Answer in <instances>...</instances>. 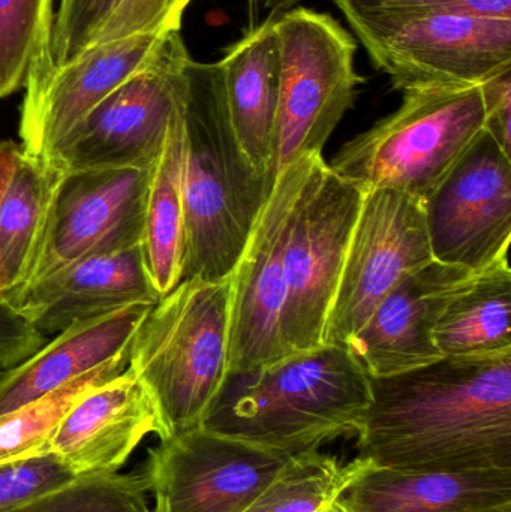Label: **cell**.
Masks as SVG:
<instances>
[{
    "mask_svg": "<svg viewBox=\"0 0 511 512\" xmlns=\"http://www.w3.org/2000/svg\"><path fill=\"white\" fill-rule=\"evenodd\" d=\"M359 459L407 471L511 469V352L369 378Z\"/></svg>",
    "mask_w": 511,
    "mask_h": 512,
    "instance_id": "6da1fadb",
    "label": "cell"
},
{
    "mask_svg": "<svg viewBox=\"0 0 511 512\" xmlns=\"http://www.w3.org/2000/svg\"><path fill=\"white\" fill-rule=\"evenodd\" d=\"M369 403V376L350 349L323 343L227 372L201 427L299 456L357 435Z\"/></svg>",
    "mask_w": 511,
    "mask_h": 512,
    "instance_id": "7a4b0ae2",
    "label": "cell"
},
{
    "mask_svg": "<svg viewBox=\"0 0 511 512\" xmlns=\"http://www.w3.org/2000/svg\"><path fill=\"white\" fill-rule=\"evenodd\" d=\"M182 119V280L216 282L233 274L275 180L252 165L237 141L218 62L186 63Z\"/></svg>",
    "mask_w": 511,
    "mask_h": 512,
    "instance_id": "3957f363",
    "label": "cell"
},
{
    "mask_svg": "<svg viewBox=\"0 0 511 512\" xmlns=\"http://www.w3.org/2000/svg\"><path fill=\"white\" fill-rule=\"evenodd\" d=\"M231 277L183 279L147 313L129 348L128 369L149 394L162 438L203 424L228 372Z\"/></svg>",
    "mask_w": 511,
    "mask_h": 512,
    "instance_id": "277c9868",
    "label": "cell"
},
{
    "mask_svg": "<svg viewBox=\"0 0 511 512\" xmlns=\"http://www.w3.org/2000/svg\"><path fill=\"white\" fill-rule=\"evenodd\" d=\"M402 104L341 147L333 173L425 201L485 131L482 87L405 90Z\"/></svg>",
    "mask_w": 511,
    "mask_h": 512,
    "instance_id": "5b68a950",
    "label": "cell"
},
{
    "mask_svg": "<svg viewBox=\"0 0 511 512\" xmlns=\"http://www.w3.org/2000/svg\"><path fill=\"white\" fill-rule=\"evenodd\" d=\"M279 44V98L272 173L324 146L354 107L365 78L356 71L354 36L326 12L294 6L273 15Z\"/></svg>",
    "mask_w": 511,
    "mask_h": 512,
    "instance_id": "8992f818",
    "label": "cell"
},
{
    "mask_svg": "<svg viewBox=\"0 0 511 512\" xmlns=\"http://www.w3.org/2000/svg\"><path fill=\"white\" fill-rule=\"evenodd\" d=\"M396 90L480 86L511 68V20L440 12H342Z\"/></svg>",
    "mask_w": 511,
    "mask_h": 512,
    "instance_id": "52a82bcc",
    "label": "cell"
},
{
    "mask_svg": "<svg viewBox=\"0 0 511 512\" xmlns=\"http://www.w3.org/2000/svg\"><path fill=\"white\" fill-rule=\"evenodd\" d=\"M189 59L180 27H171L153 62L81 119L47 161L62 173L152 170L182 101Z\"/></svg>",
    "mask_w": 511,
    "mask_h": 512,
    "instance_id": "ba28073f",
    "label": "cell"
},
{
    "mask_svg": "<svg viewBox=\"0 0 511 512\" xmlns=\"http://www.w3.org/2000/svg\"><path fill=\"white\" fill-rule=\"evenodd\" d=\"M365 192L315 155L285 248L282 340L287 355L324 343L330 307Z\"/></svg>",
    "mask_w": 511,
    "mask_h": 512,
    "instance_id": "9c48e42d",
    "label": "cell"
},
{
    "mask_svg": "<svg viewBox=\"0 0 511 512\" xmlns=\"http://www.w3.org/2000/svg\"><path fill=\"white\" fill-rule=\"evenodd\" d=\"M434 261L423 203L395 189H371L351 234L324 343L345 345L362 330L387 294Z\"/></svg>",
    "mask_w": 511,
    "mask_h": 512,
    "instance_id": "30bf717a",
    "label": "cell"
},
{
    "mask_svg": "<svg viewBox=\"0 0 511 512\" xmlns=\"http://www.w3.org/2000/svg\"><path fill=\"white\" fill-rule=\"evenodd\" d=\"M314 156H302L278 174L231 274L228 372L255 369L288 357L282 340L287 298L285 248Z\"/></svg>",
    "mask_w": 511,
    "mask_h": 512,
    "instance_id": "8fae6325",
    "label": "cell"
},
{
    "mask_svg": "<svg viewBox=\"0 0 511 512\" xmlns=\"http://www.w3.org/2000/svg\"><path fill=\"white\" fill-rule=\"evenodd\" d=\"M294 456L197 427L149 451L153 512H243Z\"/></svg>",
    "mask_w": 511,
    "mask_h": 512,
    "instance_id": "7c38bea8",
    "label": "cell"
},
{
    "mask_svg": "<svg viewBox=\"0 0 511 512\" xmlns=\"http://www.w3.org/2000/svg\"><path fill=\"white\" fill-rule=\"evenodd\" d=\"M432 258L480 273L509 256L511 156L483 131L423 201Z\"/></svg>",
    "mask_w": 511,
    "mask_h": 512,
    "instance_id": "4fadbf2b",
    "label": "cell"
},
{
    "mask_svg": "<svg viewBox=\"0 0 511 512\" xmlns=\"http://www.w3.org/2000/svg\"><path fill=\"white\" fill-rule=\"evenodd\" d=\"M149 177L140 168L60 174L41 248L21 289L83 259L141 245Z\"/></svg>",
    "mask_w": 511,
    "mask_h": 512,
    "instance_id": "5bb4252c",
    "label": "cell"
},
{
    "mask_svg": "<svg viewBox=\"0 0 511 512\" xmlns=\"http://www.w3.org/2000/svg\"><path fill=\"white\" fill-rule=\"evenodd\" d=\"M167 30L99 42L66 65L39 66L27 81L21 102L24 152L47 161L81 119L153 62Z\"/></svg>",
    "mask_w": 511,
    "mask_h": 512,
    "instance_id": "9a60e30c",
    "label": "cell"
},
{
    "mask_svg": "<svg viewBox=\"0 0 511 512\" xmlns=\"http://www.w3.org/2000/svg\"><path fill=\"white\" fill-rule=\"evenodd\" d=\"M476 274L434 259L405 276L347 343L366 375H396L443 358L434 342L438 316Z\"/></svg>",
    "mask_w": 511,
    "mask_h": 512,
    "instance_id": "2e32d148",
    "label": "cell"
},
{
    "mask_svg": "<svg viewBox=\"0 0 511 512\" xmlns=\"http://www.w3.org/2000/svg\"><path fill=\"white\" fill-rule=\"evenodd\" d=\"M159 300L138 245L75 262L6 301L47 339L77 322Z\"/></svg>",
    "mask_w": 511,
    "mask_h": 512,
    "instance_id": "e0dca14e",
    "label": "cell"
},
{
    "mask_svg": "<svg viewBox=\"0 0 511 512\" xmlns=\"http://www.w3.org/2000/svg\"><path fill=\"white\" fill-rule=\"evenodd\" d=\"M162 438L158 412L131 370L84 394L50 442L80 477L116 474L147 435Z\"/></svg>",
    "mask_w": 511,
    "mask_h": 512,
    "instance_id": "ac0fdd59",
    "label": "cell"
},
{
    "mask_svg": "<svg viewBox=\"0 0 511 512\" xmlns=\"http://www.w3.org/2000/svg\"><path fill=\"white\" fill-rule=\"evenodd\" d=\"M339 512H504L511 469L407 471L369 463L335 501Z\"/></svg>",
    "mask_w": 511,
    "mask_h": 512,
    "instance_id": "d6986e66",
    "label": "cell"
},
{
    "mask_svg": "<svg viewBox=\"0 0 511 512\" xmlns=\"http://www.w3.org/2000/svg\"><path fill=\"white\" fill-rule=\"evenodd\" d=\"M155 304H132L77 322L0 379V415L35 402L74 379L129 354L132 339Z\"/></svg>",
    "mask_w": 511,
    "mask_h": 512,
    "instance_id": "ffe728a7",
    "label": "cell"
},
{
    "mask_svg": "<svg viewBox=\"0 0 511 512\" xmlns=\"http://www.w3.org/2000/svg\"><path fill=\"white\" fill-rule=\"evenodd\" d=\"M237 141L249 161L272 177L279 98V44L273 17L228 48L218 62Z\"/></svg>",
    "mask_w": 511,
    "mask_h": 512,
    "instance_id": "44dd1931",
    "label": "cell"
},
{
    "mask_svg": "<svg viewBox=\"0 0 511 512\" xmlns=\"http://www.w3.org/2000/svg\"><path fill=\"white\" fill-rule=\"evenodd\" d=\"M183 168L185 138L180 101L168 129L164 149L150 170L141 240L147 271L161 298L182 280L185 261Z\"/></svg>",
    "mask_w": 511,
    "mask_h": 512,
    "instance_id": "7402d4cb",
    "label": "cell"
},
{
    "mask_svg": "<svg viewBox=\"0 0 511 512\" xmlns=\"http://www.w3.org/2000/svg\"><path fill=\"white\" fill-rule=\"evenodd\" d=\"M62 171L21 147L0 198V285L5 301L26 285Z\"/></svg>",
    "mask_w": 511,
    "mask_h": 512,
    "instance_id": "603a6c76",
    "label": "cell"
},
{
    "mask_svg": "<svg viewBox=\"0 0 511 512\" xmlns=\"http://www.w3.org/2000/svg\"><path fill=\"white\" fill-rule=\"evenodd\" d=\"M509 256L476 274L444 307L434 342L447 358L486 357L511 352Z\"/></svg>",
    "mask_w": 511,
    "mask_h": 512,
    "instance_id": "cb8c5ba5",
    "label": "cell"
},
{
    "mask_svg": "<svg viewBox=\"0 0 511 512\" xmlns=\"http://www.w3.org/2000/svg\"><path fill=\"white\" fill-rule=\"evenodd\" d=\"M129 354L86 373L59 390L0 415V463L50 453V442L69 409L93 388L128 369Z\"/></svg>",
    "mask_w": 511,
    "mask_h": 512,
    "instance_id": "d4e9b609",
    "label": "cell"
},
{
    "mask_svg": "<svg viewBox=\"0 0 511 512\" xmlns=\"http://www.w3.org/2000/svg\"><path fill=\"white\" fill-rule=\"evenodd\" d=\"M357 457L342 465L338 457L311 451L294 456L275 480L243 512H321L366 466Z\"/></svg>",
    "mask_w": 511,
    "mask_h": 512,
    "instance_id": "484cf974",
    "label": "cell"
},
{
    "mask_svg": "<svg viewBox=\"0 0 511 512\" xmlns=\"http://www.w3.org/2000/svg\"><path fill=\"white\" fill-rule=\"evenodd\" d=\"M53 5L54 0H0V99L23 90L39 66L53 62Z\"/></svg>",
    "mask_w": 511,
    "mask_h": 512,
    "instance_id": "4316f807",
    "label": "cell"
},
{
    "mask_svg": "<svg viewBox=\"0 0 511 512\" xmlns=\"http://www.w3.org/2000/svg\"><path fill=\"white\" fill-rule=\"evenodd\" d=\"M143 472L87 475L20 507L0 512H150Z\"/></svg>",
    "mask_w": 511,
    "mask_h": 512,
    "instance_id": "83f0119b",
    "label": "cell"
},
{
    "mask_svg": "<svg viewBox=\"0 0 511 512\" xmlns=\"http://www.w3.org/2000/svg\"><path fill=\"white\" fill-rule=\"evenodd\" d=\"M122 2L123 0H60L59 11L54 15L51 36L54 66L66 65L92 47Z\"/></svg>",
    "mask_w": 511,
    "mask_h": 512,
    "instance_id": "f1b7e54d",
    "label": "cell"
},
{
    "mask_svg": "<svg viewBox=\"0 0 511 512\" xmlns=\"http://www.w3.org/2000/svg\"><path fill=\"white\" fill-rule=\"evenodd\" d=\"M80 478L53 453L0 463V511L42 498Z\"/></svg>",
    "mask_w": 511,
    "mask_h": 512,
    "instance_id": "f546056e",
    "label": "cell"
},
{
    "mask_svg": "<svg viewBox=\"0 0 511 512\" xmlns=\"http://www.w3.org/2000/svg\"><path fill=\"white\" fill-rule=\"evenodd\" d=\"M182 17L180 0H123L99 33L95 44L138 33H155L170 27H180Z\"/></svg>",
    "mask_w": 511,
    "mask_h": 512,
    "instance_id": "4dcf8cb0",
    "label": "cell"
},
{
    "mask_svg": "<svg viewBox=\"0 0 511 512\" xmlns=\"http://www.w3.org/2000/svg\"><path fill=\"white\" fill-rule=\"evenodd\" d=\"M342 12H440L511 20V0H335Z\"/></svg>",
    "mask_w": 511,
    "mask_h": 512,
    "instance_id": "1f68e13d",
    "label": "cell"
},
{
    "mask_svg": "<svg viewBox=\"0 0 511 512\" xmlns=\"http://www.w3.org/2000/svg\"><path fill=\"white\" fill-rule=\"evenodd\" d=\"M45 337L11 306L0 300V367L18 366L45 345Z\"/></svg>",
    "mask_w": 511,
    "mask_h": 512,
    "instance_id": "d6a6232c",
    "label": "cell"
},
{
    "mask_svg": "<svg viewBox=\"0 0 511 512\" xmlns=\"http://www.w3.org/2000/svg\"><path fill=\"white\" fill-rule=\"evenodd\" d=\"M485 102V129L511 156V68L480 84Z\"/></svg>",
    "mask_w": 511,
    "mask_h": 512,
    "instance_id": "836d02e7",
    "label": "cell"
},
{
    "mask_svg": "<svg viewBox=\"0 0 511 512\" xmlns=\"http://www.w3.org/2000/svg\"><path fill=\"white\" fill-rule=\"evenodd\" d=\"M20 150L21 144L14 143L11 140L0 141V198H2L3 191H5L6 185H8L15 159H17ZM0 300H5L2 285H0Z\"/></svg>",
    "mask_w": 511,
    "mask_h": 512,
    "instance_id": "e575fe53",
    "label": "cell"
},
{
    "mask_svg": "<svg viewBox=\"0 0 511 512\" xmlns=\"http://www.w3.org/2000/svg\"><path fill=\"white\" fill-rule=\"evenodd\" d=\"M264 6L272 12L273 15L281 14V12L288 11V9L294 8L299 5L302 0H263Z\"/></svg>",
    "mask_w": 511,
    "mask_h": 512,
    "instance_id": "d590c367",
    "label": "cell"
},
{
    "mask_svg": "<svg viewBox=\"0 0 511 512\" xmlns=\"http://www.w3.org/2000/svg\"><path fill=\"white\" fill-rule=\"evenodd\" d=\"M254 2H258V0H254ZM191 3V0H180V8H182V11L185 12L186 6Z\"/></svg>",
    "mask_w": 511,
    "mask_h": 512,
    "instance_id": "8d00e7d4",
    "label": "cell"
},
{
    "mask_svg": "<svg viewBox=\"0 0 511 512\" xmlns=\"http://www.w3.org/2000/svg\"><path fill=\"white\" fill-rule=\"evenodd\" d=\"M321 512H339L338 508L333 505V507L326 508V510H323Z\"/></svg>",
    "mask_w": 511,
    "mask_h": 512,
    "instance_id": "74e56055",
    "label": "cell"
},
{
    "mask_svg": "<svg viewBox=\"0 0 511 512\" xmlns=\"http://www.w3.org/2000/svg\"><path fill=\"white\" fill-rule=\"evenodd\" d=\"M3 373H5V369H2V367H0V379H2Z\"/></svg>",
    "mask_w": 511,
    "mask_h": 512,
    "instance_id": "f35d334b",
    "label": "cell"
},
{
    "mask_svg": "<svg viewBox=\"0 0 511 512\" xmlns=\"http://www.w3.org/2000/svg\"><path fill=\"white\" fill-rule=\"evenodd\" d=\"M504 512H511V510L510 511H504Z\"/></svg>",
    "mask_w": 511,
    "mask_h": 512,
    "instance_id": "ab89813d",
    "label": "cell"
},
{
    "mask_svg": "<svg viewBox=\"0 0 511 512\" xmlns=\"http://www.w3.org/2000/svg\"><path fill=\"white\" fill-rule=\"evenodd\" d=\"M150 512H153V510H152V511H150Z\"/></svg>",
    "mask_w": 511,
    "mask_h": 512,
    "instance_id": "60d3db41",
    "label": "cell"
}]
</instances>
